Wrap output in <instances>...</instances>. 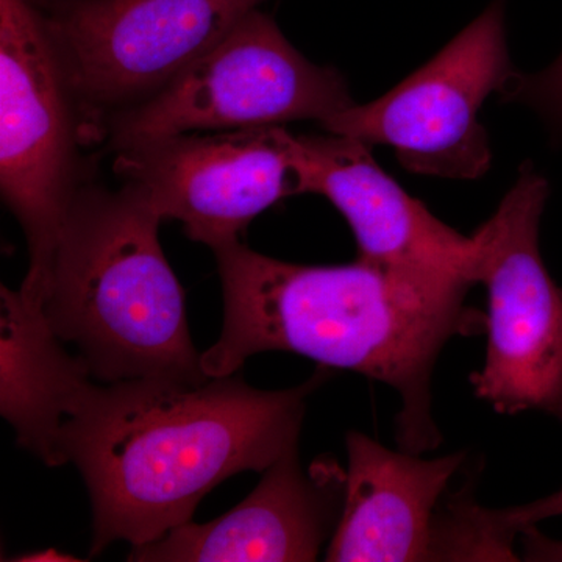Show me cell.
<instances>
[{
	"instance_id": "cell-1",
	"label": "cell",
	"mask_w": 562,
	"mask_h": 562,
	"mask_svg": "<svg viewBox=\"0 0 562 562\" xmlns=\"http://www.w3.org/2000/svg\"><path fill=\"white\" fill-rule=\"evenodd\" d=\"M284 391L241 376L91 380L70 405L58 465L79 469L92 506L91 554L116 541L146 546L190 522L199 503L228 476L266 471L297 450L306 401L330 375Z\"/></svg>"
},
{
	"instance_id": "cell-2",
	"label": "cell",
	"mask_w": 562,
	"mask_h": 562,
	"mask_svg": "<svg viewBox=\"0 0 562 562\" xmlns=\"http://www.w3.org/2000/svg\"><path fill=\"white\" fill-rule=\"evenodd\" d=\"M224 294V325L202 353L211 379L235 375L254 355L294 351L319 366L390 384L402 397L398 449H436L431 375L454 336L486 328L465 305L468 281L395 271L360 260L294 265L233 241L214 249Z\"/></svg>"
},
{
	"instance_id": "cell-3",
	"label": "cell",
	"mask_w": 562,
	"mask_h": 562,
	"mask_svg": "<svg viewBox=\"0 0 562 562\" xmlns=\"http://www.w3.org/2000/svg\"><path fill=\"white\" fill-rule=\"evenodd\" d=\"M160 214L135 184H81L52 258L41 310L99 383H201L184 291L162 251Z\"/></svg>"
},
{
	"instance_id": "cell-4",
	"label": "cell",
	"mask_w": 562,
	"mask_h": 562,
	"mask_svg": "<svg viewBox=\"0 0 562 562\" xmlns=\"http://www.w3.org/2000/svg\"><path fill=\"white\" fill-rule=\"evenodd\" d=\"M83 117L38 0H0V191L27 239L20 291L41 306L63 222L92 172Z\"/></svg>"
},
{
	"instance_id": "cell-5",
	"label": "cell",
	"mask_w": 562,
	"mask_h": 562,
	"mask_svg": "<svg viewBox=\"0 0 562 562\" xmlns=\"http://www.w3.org/2000/svg\"><path fill=\"white\" fill-rule=\"evenodd\" d=\"M350 105L342 74L306 60L257 9L157 94L103 122L95 144L111 154L180 133L321 124Z\"/></svg>"
},
{
	"instance_id": "cell-6",
	"label": "cell",
	"mask_w": 562,
	"mask_h": 562,
	"mask_svg": "<svg viewBox=\"0 0 562 562\" xmlns=\"http://www.w3.org/2000/svg\"><path fill=\"white\" fill-rule=\"evenodd\" d=\"M549 183L532 166L473 233L476 283L487 290V350L475 394L501 414L562 420V290L543 265L539 224Z\"/></svg>"
},
{
	"instance_id": "cell-7",
	"label": "cell",
	"mask_w": 562,
	"mask_h": 562,
	"mask_svg": "<svg viewBox=\"0 0 562 562\" xmlns=\"http://www.w3.org/2000/svg\"><path fill=\"white\" fill-rule=\"evenodd\" d=\"M79 98L85 138L213 49L266 0H38Z\"/></svg>"
},
{
	"instance_id": "cell-8",
	"label": "cell",
	"mask_w": 562,
	"mask_h": 562,
	"mask_svg": "<svg viewBox=\"0 0 562 562\" xmlns=\"http://www.w3.org/2000/svg\"><path fill=\"white\" fill-rule=\"evenodd\" d=\"M506 0L486 10L427 65L376 101L321 122L333 135L390 146L406 171L475 180L491 166L490 139L479 121L483 103L506 92L517 74L505 31Z\"/></svg>"
},
{
	"instance_id": "cell-9",
	"label": "cell",
	"mask_w": 562,
	"mask_h": 562,
	"mask_svg": "<svg viewBox=\"0 0 562 562\" xmlns=\"http://www.w3.org/2000/svg\"><path fill=\"white\" fill-rule=\"evenodd\" d=\"M283 125L192 132L111 151L117 181L135 184L162 221L211 250L239 241L251 221L297 194Z\"/></svg>"
},
{
	"instance_id": "cell-10",
	"label": "cell",
	"mask_w": 562,
	"mask_h": 562,
	"mask_svg": "<svg viewBox=\"0 0 562 562\" xmlns=\"http://www.w3.org/2000/svg\"><path fill=\"white\" fill-rule=\"evenodd\" d=\"M368 144L347 136H288L297 194L327 198L349 222L358 258L476 284V244L432 216L380 168Z\"/></svg>"
},
{
	"instance_id": "cell-11",
	"label": "cell",
	"mask_w": 562,
	"mask_h": 562,
	"mask_svg": "<svg viewBox=\"0 0 562 562\" xmlns=\"http://www.w3.org/2000/svg\"><path fill=\"white\" fill-rule=\"evenodd\" d=\"M346 472L333 460L303 471L297 450L269 465L238 506L209 524L173 528L158 541L133 547L139 562L316 561L341 517Z\"/></svg>"
},
{
	"instance_id": "cell-12",
	"label": "cell",
	"mask_w": 562,
	"mask_h": 562,
	"mask_svg": "<svg viewBox=\"0 0 562 562\" xmlns=\"http://www.w3.org/2000/svg\"><path fill=\"white\" fill-rule=\"evenodd\" d=\"M346 447V495L325 561H432L436 508L462 453L424 460L360 431L347 432Z\"/></svg>"
},
{
	"instance_id": "cell-13",
	"label": "cell",
	"mask_w": 562,
	"mask_h": 562,
	"mask_svg": "<svg viewBox=\"0 0 562 562\" xmlns=\"http://www.w3.org/2000/svg\"><path fill=\"white\" fill-rule=\"evenodd\" d=\"M92 379L52 331L40 306L0 290V412L18 443L58 468L57 443L70 405Z\"/></svg>"
},
{
	"instance_id": "cell-14",
	"label": "cell",
	"mask_w": 562,
	"mask_h": 562,
	"mask_svg": "<svg viewBox=\"0 0 562 562\" xmlns=\"http://www.w3.org/2000/svg\"><path fill=\"white\" fill-rule=\"evenodd\" d=\"M562 516V490L549 497L512 508L486 509L472 503L468 509L469 531L476 552L487 561H517V538L527 528Z\"/></svg>"
},
{
	"instance_id": "cell-15",
	"label": "cell",
	"mask_w": 562,
	"mask_h": 562,
	"mask_svg": "<svg viewBox=\"0 0 562 562\" xmlns=\"http://www.w3.org/2000/svg\"><path fill=\"white\" fill-rule=\"evenodd\" d=\"M517 539L520 542L519 560L562 562V541L547 538L538 528H527Z\"/></svg>"
}]
</instances>
